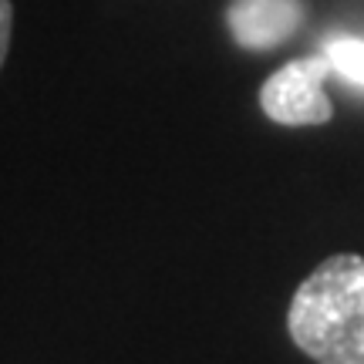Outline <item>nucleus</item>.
Listing matches in <instances>:
<instances>
[{
  "label": "nucleus",
  "instance_id": "1",
  "mask_svg": "<svg viewBox=\"0 0 364 364\" xmlns=\"http://www.w3.org/2000/svg\"><path fill=\"white\" fill-rule=\"evenodd\" d=\"M287 327L317 364H364V257H327L297 287Z\"/></svg>",
  "mask_w": 364,
  "mask_h": 364
},
{
  "label": "nucleus",
  "instance_id": "2",
  "mask_svg": "<svg viewBox=\"0 0 364 364\" xmlns=\"http://www.w3.org/2000/svg\"><path fill=\"white\" fill-rule=\"evenodd\" d=\"M334 68L324 58H297L267 78L260 91L263 112L280 125H324L334 105L324 95V78Z\"/></svg>",
  "mask_w": 364,
  "mask_h": 364
},
{
  "label": "nucleus",
  "instance_id": "3",
  "mask_svg": "<svg viewBox=\"0 0 364 364\" xmlns=\"http://www.w3.org/2000/svg\"><path fill=\"white\" fill-rule=\"evenodd\" d=\"M300 0H236L230 7V31L243 48H277L300 27Z\"/></svg>",
  "mask_w": 364,
  "mask_h": 364
},
{
  "label": "nucleus",
  "instance_id": "4",
  "mask_svg": "<svg viewBox=\"0 0 364 364\" xmlns=\"http://www.w3.org/2000/svg\"><path fill=\"white\" fill-rule=\"evenodd\" d=\"M324 54L338 75H344V78L354 81V85H364V41L338 38V41L327 44Z\"/></svg>",
  "mask_w": 364,
  "mask_h": 364
},
{
  "label": "nucleus",
  "instance_id": "5",
  "mask_svg": "<svg viewBox=\"0 0 364 364\" xmlns=\"http://www.w3.org/2000/svg\"><path fill=\"white\" fill-rule=\"evenodd\" d=\"M11 27H14V7L11 0H0V68H4V58H7V48H11Z\"/></svg>",
  "mask_w": 364,
  "mask_h": 364
}]
</instances>
